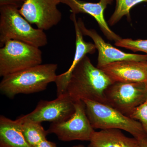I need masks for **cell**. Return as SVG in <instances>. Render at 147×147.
<instances>
[{
	"label": "cell",
	"instance_id": "cell-3",
	"mask_svg": "<svg viewBox=\"0 0 147 147\" xmlns=\"http://www.w3.org/2000/svg\"><path fill=\"white\" fill-rule=\"evenodd\" d=\"M15 6H0V46L11 40H19L37 47L48 43L44 31L34 28Z\"/></svg>",
	"mask_w": 147,
	"mask_h": 147
},
{
	"label": "cell",
	"instance_id": "cell-14",
	"mask_svg": "<svg viewBox=\"0 0 147 147\" xmlns=\"http://www.w3.org/2000/svg\"><path fill=\"white\" fill-rule=\"evenodd\" d=\"M88 147H140L139 141L126 137L116 129L95 131Z\"/></svg>",
	"mask_w": 147,
	"mask_h": 147
},
{
	"label": "cell",
	"instance_id": "cell-23",
	"mask_svg": "<svg viewBox=\"0 0 147 147\" xmlns=\"http://www.w3.org/2000/svg\"><path fill=\"white\" fill-rule=\"evenodd\" d=\"M72 147H85V146H83L82 145H76V146H74Z\"/></svg>",
	"mask_w": 147,
	"mask_h": 147
},
{
	"label": "cell",
	"instance_id": "cell-10",
	"mask_svg": "<svg viewBox=\"0 0 147 147\" xmlns=\"http://www.w3.org/2000/svg\"><path fill=\"white\" fill-rule=\"evenodd\" d=\"M77 24L83 35L90 37L94 42L96 47L98 51L97 64L98 68L107 64L118 61H147V55L125 53L105 42L94 30L86 28L82 18L78 19Z\"/></svg>",
	"mask_w": 147,
	"mask_h": 147
},
{
	"label": "cell",
	"instance_id": "cell-7",
	"mask_svg": "<svg viewBox=\"0 0 147 147\" xmlns=\"http://www.w3.org/2000/svg\"><path fill=\"white\" fill-rule=\"evenodd\" d=\"M74 103L75 111L73 115L65 121L52 123L47 131L49 134H55L63 142H90L95 131L87 117L85 103L82 100Z\"/></svg>",
	"mask_w": 147,
	"mask_h": 147
},
{
	"label": "cell",
	"instance_id": "cell-20",
	"mask_svg": "<svg viewBox=\"0 0 147 147\" xmlns=\"http://www.w3.org/2000/svg\"><path fill=\"white\" fill-rule=\"evenodd\" d=\"M25 0H0V6L5 5H11L15 6L18 8L24 3Z\"/></svg>",
	"mask_w": 147,
	"mask_h": 147
},
{
	"label": "cell",
	"instance_id": "cell-15",
	"mask_svg": "<svg viewBox=\"0 0 147 147\" xmlns=\"http://www.w3.org/2000/svg\"><path fill=\"white\" fill-rule=\"evenodd\" d=\"M0 147H32L24 137L18 119L0 116Z\"/></svg>",
	"mask_w": 147,
	"mask_h": 147
},
{
	"label": "cell",
	"instance_id": "cell-16",
	"mask_svg": "<svg viewBox=\"0 0 147 147\" xmlns=\"http://www.w3.org/2000/svg\"><path fill=\"white\" fill-rule=\"evenodd\" d=\"M17 119L20 122L21 129L26 140L32 147H34L46 139L48 134L41 123L25 118L23 116Z\"/></svg>",
	"mask_w": 147,
	"mask_h": 147
},
{
	"label": "cell",
	"instance_id": "cell-24",
	"mask_svg": "<svg viewBox=\"0 0 147 147\" xmlns=\"http://www.w3.org/2000/svg\"><path fill=\"white\" fill-rule=\"evenodd\" d=\"M146 85L147 87V80L146 82Z\"/></svg>",
	"mask_w": 147,
	"mask_h": 147
},
{
	"label": "cell",
	"instance_id": "cell-8",
	"mask_svg": "<svg viewBox=\"0 0 147 147\" xmlns=\"http://www.w3.org/2000/svg\"><path fill=\"white\" fill-rule=\"evenodd\" d=\"M60 3L61 0H25L19 11L30 24L47 30L61 20L62 13L57 8Z\"/></svg>",
	"mask_w": 147,
	"mask_h": 147
},
{
	"label": "cell",
	"instance_id": "cell-6",
	"mask_svg": "<svg viewBox=\"0 0 147 147\" xmlns=\"http://www.w3.org/2000/svg\"><path fill=\"white\" fill-rule=\"evenodd\" d=\"M106 104L129 117L147 99L145 82H113L105 92Z\"/></svg>",
	"mask_w": 147,
	"mask_h": 147
},
{
	"label": "cell",
	"instance_id": "cell-2",
	"mask_svg": "<svg viewBox=\"0 0 147 147\" xmlns=\"http://www.w3.org/2000/svg\"><path fill=\"white\" fill-rule=\"evenodd\" d=\"M57 69V64H41L6 75L0 83V91L10 98L20 94L42 91L56 81Z\"/></svg>",
	"mask_w": 147,
	"mask_h": 147
},
{
	"label": "cell",
	"instance_id": "cell-5",
	"mask_svg": "<svg viewBox=\"0 0 147 147\" xmlns=\"http://www.w3.org/2000/svg\"><path fill=\"white\" fill-rule=\"evenodd\" d=\"M42 62L39 47L19 40H8L0 49V76L41 64Z\"/></svg>",
	"mask_w": 147,
	"mask_h": 147
},
{
	"label": "cell",
	"instance_id": "cell-13",
	"mask_svg": "<svg viewBox=\"0 0 147 147\" xmlns=\"http://www.w3.org/2000/svg\"><path fill=\"white\" fill-rule=\"evenodd\" d=\"M76 14L71 13L70 19L73 22L76 33V50L74 59L69 68L64 73L57 75L55 83L57 86V97L65 93L71 74L79 62L87 54L95 53L96 48L94 44L84 40L83 34L79 28Z\"/></svg>",
	"mask_w": 147,
	"mask_h": 147
},
{
	"label": "cell",
	"instance_id": "cell-11",
	"mask_svg": "<svg viewBox=\"0 0 147 147\" xmlns=\"http://www.w3.org/2000/svg\"><path fill=\"white\" fill-rule=\"evenodd\" d=\"M113 82H145L147 80V61H118L99 67Z\"/></svg>",
	"mask_w": 147,
	"mask_h": 147
},
{
	"label": "cell",
	"instance_id": "cell-4",
	"mask_svg": "<svg viewBox=\"0 0 147 147\" xmlns=\"http://www.w3.org/2000/svg\"><path fill=\"white\" fill-rule=\"evenodd\" d=\"M82 100L86 106L87 117L94 129L123 130L137 139L147 135L139 121L110 105L87 99Z\"/></svg>",
	"mask_w": 147,
	"mask_h": 147
},
{
	"label": "cell",
	"instance_id": "cell-22",
	"mask_svg": "<svg viewBox=\"0 0 147 147\" xmlns=\"http://www.w3.org/2000/svg\"><path fill=\"white\" fill-rule=\"evenodd\" d=\"M139 141V147H147V135L137 139Z\"/></svg>",
	"mask_w": 147,
	"mask_h": 147
},
{
	"label": "cell",
	"instance_id": "cell-9",
	"mask_svg": "<svg viewBox=\"0 0 147 147\" xmlns=\"http://www.w3.org/2000/svg\"><path fill=\"white\" fill-rule=\"evenodd\" d=\"M75 111L74 101L65 93L54 100H40L33 111L23 116L39 123L44 121L55 123L68 119Z\"/></svg>",
	"mask_w": 147,
	"mask_h": 147
},
{
	"label": "cell",
	"instance_id": "cell-12",
	"mask_svg": "<svg viewBox=\"0 0 147 147\" xmlns=\"http://www.w3.org/2000/svg\"><path fill=\"white\" fill-rule=\"evenodd\" d=\"M61 2L68 6L73 14L87 13L92 16L97 21L101 31L109 40L117 42L121 39L110 28L104 17V11L108 5L112 3L113 0H100L96 3L81 0H61Z\"/></svg>",
	"mask_w": 147,
	"mask_h": 147
},
{
	"label": "cell",
	"instance_id": "cell-19",
	"mask_svg": "<svg viewBox=\"0 0 147 147\" xmlns=\"http://www.w3.org/2000/svg\"><path fill=\"white\" fill-rule=\"evenodd\" d=\"M129 117L139 121L147 134V99L133 110Z\"/></svg>",
	"mask_w": 147,
	"mask_h": 147
},
{
	"label": "cell",
	"instance_id": "cell-1",
	"mask_svg": "<svg viewBox=\"0 0 147 147\" xmlns=\"http://www.w3.org/2000/svg\"><path fill=\"white\" fill-rule=\"evenodd\" d=\"M113 83L104 71L92 64L86 55L71 74L65 93L74 102L87 99L106 104L105 92Z\"/></svg>",
	"mask_w": 147,
	"mask_h": 147
},
{
	"label": "cell",
	"instance_id": "cell-17",
	"mask_svg": "<svg viewBox=\"0 0 147 147\" xmlns=\"http://www.w3.org/2000/svg\"><path fill=\"white\" fill-rule=\"evenodd\" d=\"M116 7L115 11L108 21L110 26H114L126 16L130 20V11L136 5L142 2H147V0H115Z\"/></svg>",
	"mask_w": 147,
	"mask_h": 147
},
{
	"label": "cell",
	"instance_id": "cell-21",
	"mask_svg": "<svg viewBox=\"0 0 147 147\" xmlns=\"http://www.w3.org/2000/svg\"><path fill=\"white\" fill-rule=\"evenodd\" d=\"M34 147H57L56 144L53 142H50L47 139L40 142L39 144Z\"/></svg>",
	"mask_w": 147,
	"mask_h": 147
},
{
	"label": "cell",
	"instance_id": "cell-18",
	"mask_svg": "<svg viewBox=\"0 0 147 147\" xmlns=\"http://www.w3.org/2000/svg\"><path fill=\"white\" fill-rule=\"evenodd\" d=\"M115 44L117 47H123L134 52H144L147 55V40L121 38Z\"/></svg>",
	"mask_w": 147,
	"mask_h": 147
}]
</instances>
